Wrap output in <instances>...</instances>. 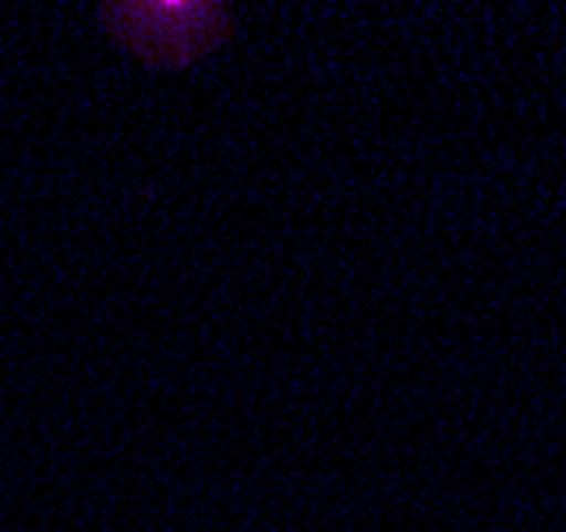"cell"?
I'll list each match as a JSON object with an SVG mask.
<instances>
[{
    "label": "cell",
    "instance_id": "1",
    "mask_svg": "<svg viewBox=\"0 0 566 532\" xmlns=\"http://www.w3.org/2000/svg\"><path fill=\"white\" fill-rule=\"evenodd\" d=\"M107 22L137 56L154 64H188L205 56L227 30L218 4H115L107 9Z\"/></svg>",
    "mask_w": 566,
    "mask_h": 532
}]
</instances>
